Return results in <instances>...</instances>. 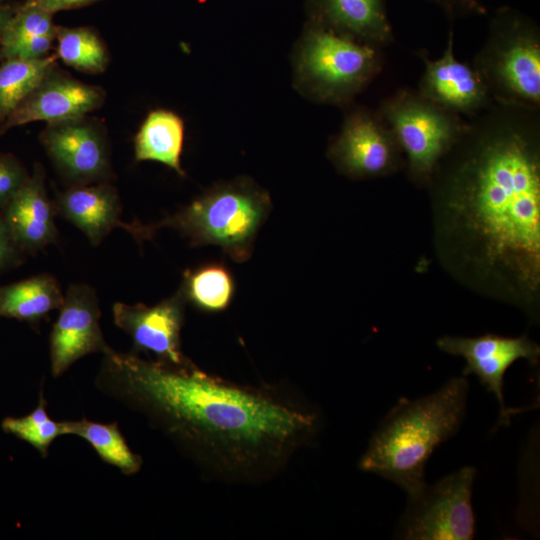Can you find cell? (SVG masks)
<instances>
[{"instance_id":"1","label":"cell","mask_w":540,"mask_h":540,"mask_svg":"<svg viewBox=\"0 0 540 540\" xmlns=\"http://www.w3.org/2000/svg\"><path fill=\"white\" fill-rule=\"evenodd\" d=\"M95 388L141 415L207 477L259 485L277 477L321 427V415L285 385H248L198 368L110 348Z\"/></svg>"},{"instance_id":"2","label":"cell","mask_w":540,"mask_h":540,"mask_svg":"<svg viewBox=\"0 0 540 540\" xmlns=\"http://www.w3.org/2000/svg\"><path fill=\"white\" fill-rule=\"evenodd\" d=\"M464 132L446 184L449 212L487 265L528 290L540 272V159L530 110L498 104Z\"/></svg>"},{"instance_id":"3","label":"cell","mask_w":540,"mask_h":540,"mask_svg":"<svg viewBox=\"0 0 540 540\" xmlns=\"http://www.w3.org/2000/svg\"><path fill=\"white\" fill-rule=\"evenodd\" d=\"M468 382L454 377L424 397L400 399L372 434L358 462L360 470L402 488L408 500L427 486L425 467L434 450L463 422Z\"/></svg>"},{"instance_id":"4","label":"cell","mask_w":540,"mask_h":540,"mask_svg":"<svg viewBox=\"0 0 540 540\" xmlns=\"http://www.w3.org/2000/svg\"><path fill=\"white\" fill-rule=\"evenodd\" d=\"M269 194L247 177L218 183L158 223H137L134 237L150 238L161 227L177 230L191 246H219L234 261H247L271 210Z\"/></svg>"},{"instance_id":"5","label":"cell","mask_w":540,"mask_h":540,"mask_svg":"<svg viewBox=\"0 0 540 540\" xmlns=\"http://www.w3.org/2000/svg\"><path fill=\"white\" fill-rule=\"evenodd\" d=\"M380 47L312 22L294 55L297 89L307 98L344 105L380 72Z\"/></svg>"},{"instance_id":"6","label":"cell","mask_w":540,"mask_h":540,"mask_svg":"<svg viewBox=\"0 0 540 540\" xmlns=\"http://www.w3.org/2000/svg\"><path fill=\"white\" fill-rule=\"evenodd\" d=\"M492 100L536 111L540 105V39L536 26L509 8L493 18L490 35L474 66Z\"/></svg>"},{"instance_id":"7","label":"cell","mask_w":540,"mask_h":540,"mask_svg":"<svg viewBox=\"0 0 540 540\" xmlns=\"http://www.w3.org/2000/svg\"><path fill=\"white\" fill-rule=\"evenodd\" d=\"M379 114L406 153L411 174L421 179L434 172L440 158L454 148L468 127L458 114L409 89L385 99Z\"/></svg>"},{"instance_id":"8","label":"cell","mask_w":540,"mask_h":540,"mask_svg":"<svg viewBox=\"0 0 540 540\" xmlns=\"http://www.w3.org/2000/svg\"><path fill=\"white\" fill-rule=\"evenodd\" d=\"M474 467L466 466L408 500L396 528L406 540H471L475 535L472 490Z\"/></svg>"},{"instance_id":"9","label":"cell","mask_w":540,"mask_h":540,"mask_svg":"<svg viewBox=\"0 0 540 540\" xmlns=\"http://www.w3.org/2000/svg\"><path fill=\"white\" fill-rule=\"evenodd\" d=\"M40 142L67 187L110 182L114 177L107 133L96 119L85 115L48 123Z\"/></svg>"},{"instance_id":"10","label":"cell","mask_w":540,"mask_h":540,"mask_svg":"<svg viewBox=\"0 0 540 540\" xmlns=\"http://www.w3.org/2000/svg\"><path fill=\"white\" fill-rule=\"evenodd\" d=\"M399 150L379 112L358 107L346 115L339 134L329 146L328 156L342 173L365 178L392 171L398 162Z\"/></svg>"},{"instance_id":"11","label":"cell","mask_w":540,"mask_h":540,"mask_svg":"<svg viewBox=\"0 0 540 540\" xmlns=\"http://www.w3.org/2000/svg\"><path fill=\"white\" fill-rule=\"evenodd\" d=\"M100 316L99 299L91 286L75 283L67 288L49 337L53 377L62 376L79 359L111 348L104 339Z\"/></svg>"},{"instance_id":"12","label":"cell","mask_w":540,"mask_h":540,"mask_svg":"<svg viewBox=\"0 0 540 540\" xmlns=\"http://www.w3.org/2000/svg\"><path fill=\"white\" fill-rule=\"evenodd\" d=\"M442 351L461 356L466 361L463 376L475 375L481 384L492 393L499 403V425H508L513 413L504 400V376L507 369L517 360L538 362L539 346L526 336L517 338L486 334L467 338L445 336L437 341Z\"/></svg>"},{"instance_id":"13","label":"cell","mask_w":540,"mask_h":540,"mask_svg":"<svg viewBox=\"0 0 540 540\" xmlns=\"http://www.w3.org/2000/svg\"><path fill=\"white\" fill-rule=\"evenodd\" d=\"M186 303L180 288L154 306L115 302L113 321L131 338L135 352H149L159 361L185 365L191 362L181 344Z\"/></svg>"},{"instance_id":"14","label":"cell","mask_w":540,"mask_h":540,"mask_svg":"<svg viewBox=\"0 0 540 540\" xmlns=\"http://www.w3.org/2000/svg\"><path fill=\"white\" fill-rule=\"evenodd\" d=\"M105 98L102 87L75 79L56 66L0 124V136L34 121L48 124L88 115L99 109Z\"/></svg>"},{"instance_id":"15","label":"cell","mask_w":540,"mask_h":540,"mask_svg":"<svg viewBox=\"0 0 540 540\" xmlns=\"http://www.w3.org/2000/svg\"><path fill=\"white\" fill-rule=\"evenodd\" d=\"M421 59L425 71L418 92L424 98L458 115H475L490 107L492 97L480 73L454 56L452 31L442 57L430 60L422 52Z\"/></svg>"},{"instance_id":"16","label":"cell","mask_w":540,"mask_h":540,"mask_svg":"<svg viewBox=\"0 0 540 540\" xmlns=\"http://www.w3.org/2000/svg\"><path fill=\"white\" fill-rule=\"evenodd\" d=\"M45 180L44 167L35 163L27 181L1 209L13 239L25 255H35L58 240L56 211Z\"/></svg>"},{"instance_id":"17","label":"cell","mask_w":540,"mask_h":540,"mask_svg":"<svg viewBox=\"0 0 540 540\" xmlns=\"http://www.w3.org/2000/svg\"><path fill=\"white\" fill-rule=\"evenodd\" d=\"M56 215L71 222L88 238L92 246L99 245L116 227L131 233L133 224L121 221L122 207L116 187L110 182L71 186L55 192Z\"/></svg>"},{"instance_id":"18","label":"cell","mask_w":540,"mask_h":540,"mask_svg":"<svg viewBox=\"0 0 540 540\" xmlns=\"http://www.w3.org/2000/svg\"><path fill=\"white\" fill-rule=\"evenodd\" d=\"M312 22L382 47L392 42L384 0H312Z\"/></svg>"},{"instance_id":"19","label":"cell","mask_w":540,"mask_h":540,"mask_svg":"<svg viewBox=\"0 0 540 540\" xmlns=\"http://www.w3.org/2000/svg\"><path fill=\"white\" fill-rule=\"evenodd\" d=\"M58 26L53 13L24 1L8 20L0 43V60L39 59L50 53Z\"/></svg>"},{"instance_id":"20","label":"cell","mask_w":540,"mask_h":540,"mask_svg":"<svg viewBox=\"0 0 540 540\" xmlns=\"http://www.w3.org/2000/svg\"><path fill=\"white\" fill-rule=\"evenodd\" d=\"M63 300L58 280L49 273L37 274L0 286V317L37 327L52 310L60 308Z\"/></svg>"},{"instance_id":"21","label":"cell","mask_w":540,"mask_h":540,"mask_svg":"<svg viewBox=\"0 0 540 540\" xmlns=\"http://www.w3.org/2000/svg\"><path fill=\"white\" fill-rule=\"evenodd\" d=\"M184 144V122L173 111H150L134 138L136 161H156L175 171L180 177L186 173L181 165Z\"/></svg>"},{"instance_id":"22","label":"cell","mask_w":540,"mask_h":540,"mask_svg":"<svg viewBox=\"0 0 540 540\" xmlns=\"http://www.w3.org/2000/svg\"><path fill=\"white\" fill-rule=\"evenodd\" d=\"M65 434L76 435L88 442L99 457L124 475L138 473L142 457L128 446L117 422L100 423L86 418L64 421Z\"/></svg>"},{"instance_id":"23","label":"cell","mask_w":540,"mask_h":540,"mask_svg":"<svg viewBox=\"0 0 540 540\" xmlns=\"http://www.w3.org/2000/svg\"><path fill=\"white\" fill-rule=\"evenodd\" d=\"M57 55L39 59L10 58L0 64V124L57 66Z\"/></svg>"},{"instance_id":"24","label":"cell","mask_w":540,"mask_h":540,"mask_svg":"<svg viewBox=\"0 0 540 540\" xmlns=\"http://www.w3.org/2000/svg\"><path fill=\"white\" fill-rule=\"evenodd\" d=\"M180 289L187 302L204 312H221L234 296V280L221 263H209L184 273Z\"/></svg>"},{"instance_id":"25","label":"cell","mask_w":540,"mask_h":540,"mask_svg":"<svg viewBox=\"0 0 540 540\" xmlns=\"http://www.w3.org/2000/svg\"><path fill=\"white\" fill-rule=\"evenodd\" d=\"M56 55L77 71L103 73L110 61L109 51L102 38L89 27H60L56 32Z\"/></svg>"},{"instance_id":"26","label":"cell","mask_w":540,"mask_h":540,"mask_svg":"<svg viewBox=\"0 0 540 540\" xmlns=\"http://www.w3.org/2000/svg\"><path fill=\"white\" fill-rule=\"evenodd\" d=\"M46 399L40 390L37 406L28 414L20 417H5L1 421L4 433L30 444L42 458H46L50 445L56 438L65 434L64 421L50 418L46 410Z\"/></svg>"},{"instance_id":"27","label":"cell","mask_w":540,"mask_h":540,"mask_svg":"<svg viewBox=\"0 0 540 540\" xmlns=\"http://www.w3.org/2000/svg\"><path fill=\"white\" fill-rule=\"evenodd\" d=\"M29 175L15 155L0 151V210L27 181Z\"/></svg>"},{"instance_id":"28","label":"cell","mask_w":540,"mask_h":540,"mask_svg":"<svg viewBox=\"0 0 540 540\" xmlns=\"http://www.w3.org/2000/svg\"><path fill=\"white\" fill-rule=\"evenodd\" d=\"M25 253L13 239L0 210V275L23 264Z\"/></svg>"},{"instance_id":"29","label":"cell","mask_w":540,"mask_h":540,"mask_svg":"<svg viewBox=\"0 0 540 540\" xmlns=\"http://www.w3.org/2000/svg\"><path fill=\"white\" fill-rule=\"evenodd\" d=\"M438 5L448 16L461 17L483 15L486 10L478 0H430Z\"/></svg>"},{"instance_id":"30","label":"cell","mask_w":540,"mask_h":540,"mask_svg":"<svg viewBox=\"0 0 540 540\" xmlns=\"http://www.w3.org/2000/svg\"><path fill=\"white\" fill-rule=\"evenodd\" d=\"M34 3L43 9L55 13L58 11L79 8L99 0H25Z\"/></svg>"},{"instance_id":"31","label":"cell","mask_w":540,"mask_h":540,"mask_svg":"<svg viewBox=\"0 0 540 540\" xmlns=\"http://www.w3.org/2000/svg\"><path fill=\"white\" fill-rule=\"evenodd\" d=\"M16 8L17 6H13L6 0H0V43L4 28Z\"/></svg>"}]
</instances>
